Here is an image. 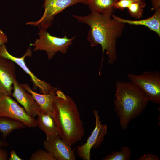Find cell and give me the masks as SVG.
Wrapping results in <instances>:
<instances>
[{
    "label": "cell",
    "mask_w": 160,
    "mask_h": 160,
    "mask_svg": "<svg viewBox=\"0 0 160 160\" xmlns=\"http://www.w3.org/2000/svg\"><path fill=\"white\" fill-rule=\"evenodd\" d=\"M93 113L95 118V127L86 142L81 146H77L76 148L77 154L84 160H90L91 148L99 147L107 133V126L106 124H101L98 111L95 110Z\"/></svg>",
    "instance_id": "obj_8"
},
{
    "label": "cell",
    "mask_w": 160,
    "mask_h": 160,
    "mask_svg": "<svg viewBox=\"0 0 160 160\" xmlns=\"http://www.w3.org/2000/svg\"><path fill=\"white\" fill-rule=\"evenodd\" d=\"M8 145V143L5 139L1 138L0 136V148L6 147Z\"/></svg>",
    "instance_id": "obj_27"
},
{
    "label": "cell",
    "mask_w": 160,
    "mask_h": 160,
    "mask_svg": "<svg viewBox=\"0 0 160 160\" xmlns=\"http://www.w3.org/2000/svg\"><path fill=\"white\" fill-rule=\"evenodd\" d=\"M7 42V37L6 35L0 29V47Z\"/></svg>",
    "instance_id": "obj_24"
},
{
    "label": "cell",
    "mask_w": 160,
    "mask_h": 160,
    "mask_svg": "<svg viewBox=\"0 0 160 160\" xmlns=\"http://www.w3.org/2000/svg\"><path fill=\"white\" fill-rule=\"evenodd\" d=\"M37 116L36 121L37 126L45 132L47 140L53 139L58 135L53 114L44 113L40 111Z\"/></svg>",
    "instance_id": "obj_14"
},
{
    "label": "cell",
    "mask_w": 160,
    "mask_h": 160,
    "mask_svg": "<svg viewBox=\"0 0 160 160\" xmlns=\"http://www.w3.org/2000/svg\"><path fill=\"white\" fill-rule=\"evenodd\" d=\"M116 0L117 1L119 0ZM132 0L135 1H136V2H145V0Z\"/></svg>",
    "instance_id": "obj_28"
},
{
    "label": "cell",
    "mask_w": 160,
    "mask_h": 160,
    "mask_svg": "<svg viewBox=\"0 0 160 160\" xmlns=\"http://www.w3.org/2000/svg\"><path fill=\"white\" fill-rule=\"evenodd\" d=\"M8 159L9 160H22V159L17 154L14 150H12L10 152V156Z\"/></svg>",
    "instance_id": "obj_25"
},
{
    "label": "cell",
    "mask_w": 160,
    "mask_h": 160,
    "mask_svg": "<svg viewBox=\"0 0 160 160\" xmlns=\"http://www.w3.org/2000/svg\"><path fill=\"white\" fill-rule=\"evenodd\" d=\"M13 92L11 96L23 107L26 112L35 118L41 110L40 107L31 95L24 89L16 80L13 84Z\"/></svg>",
    "instance_id": "obj_12"
},
{
    "label": "cell",
    "mask_w": 160,
    "mask_h": 160,
    "mask_svg": "<svg viewBox=\"0 0 160 160\" xmlns=\"http://www.w3.org/2000/svg\"><path fill=\"white\" fill-rule=\"evenodd\" d=\"M114 9L113 8L102 14L91 12L85 16L72 15L78 22L85 23L90 27L87 40L91 46L100 45L101 47L102 55L99 71L100 76L105 50L108 56V64L113 65L116 61L117 57V39L121 36L125 26V24L111 18Z\"/></svg>",
    "instance_id": "obj_1"
},
{
    "label": "cell",
    "mask_w": 160,
    "mask_h": 160,
    "mask_svg": "<svg viewBox=\"0 0 160 160\" xmlns=\"http://www.w3.org/2000/svg\"><path fill=\"white\" fill-rule=\"evenodd\" d=\"M32 51L29 47L23 55L20 57H15L9 53L7 51L4 44L0 47V56L10 59L21 68L30 77L35 89L39 88L41 94H48L52 89L54 87L49 83L41 80L32 72L26 66L25 62V57H31Z\"/></svg>",
    "instance_id": "obj_9"
},
{
    "label": "cell",
    "mask_w": 160,
    "mask_h": 160,
    "mask_svg": "<svg viewBox=\"0 0 160 160\" xmlns=\"http://www.w3.org/2000/svg\"><path fill=\"white\" fill-rule=\"evenodd\" d=\"M134 2L135 1L131 0H118L115 3L113 7L114 9H119L123 10L125 8H127Z\"/></svg>",
    "instance_id": "obj_21"
},
{
    "label": "cell",
    "mask_w": 160,
    "mask_h": 160,
    "mask_svg": "<svg viewBox=\"0 0 160 160\" xmlns=\"http://www.w3.org/2000/svg\"><path fill=\"white\" fill-rule=\"evenodd\" d=\"M152 7L151 9L156 11L160 8V0H151Z\"/></svg>",
    "instance_id": "obj_26"
},
{
    "label": "cell",
    "mask_w": 160,
    "mask_h": 160,
    "mask_svg": "<svg viewBox=\"0 0 160 160\" xmlns=\"http://www.w3.org/2000/svg\"><path fill=\"white\" fill-rule=\"evenodd\" d=\"M44 148L56 160H75L76 157L71 146L58 135L43 143Z\"/></svg>",
    "instance_id": "obj_10"
},
{
    "label": "cell",
    "mask_w": 160,
    "mask_h": 160,
    "mask_svg": "<svg viewBox=\"0 0 160 160\" xmlns=\"http://www.w3.org/2000/svg\"><path fill=\"white\" fill-rule=\"evenodd\" d=\"M151 17L145 19L133 20L124 19L117 16L113 14L111 17L118 21L129 25H140L145 26L155 32L160 37V8L155 11Z\"/></svg>",
    "instance_id": "obj_15"
},
{
    "label": "cell",
    "mask_w": 160,
    "mask_h": 160,
    "mask_svg": "<svg viewBox=\"0 0 160 160\" xmlns=\"http://www.w3.org/2000/svg\"><path fill=\"white\" fill-rule=\"evenodd\" d=\"M0 116L19 121L28 127H37L35 118L29 115L10 95L1 93H0Z\"/></svg>",
    "instance_id": "obj_7"
},
{
    "label": "cell",
    "mask_w": 160,
    "mask_h": 160,
    "mask_svg": "<svg viewBox=\"0 0 160 160\" xmlns=\"http://www.w3.org/2000/svg\"><path fill=\"white\" fill-rule=\"evenodd\" d=\"M20 85L31 95L39 106L41 111L44 113L53 114L54 100L58 87H54L49 93L43 94L34 91L28 84H20Z\"/></svg>",
    "instance_id": "obj_13"
},
{
    "label": "cell",
    "mask_w": 160,
    "mask_h": 160,
    "mask_svg": "<svg viewBox=\"0 0 160 160\" xmlns=\"http://www.w3.org/2000/svg\"><path fill=\"white\" fill-rule=\"evenodd\" d=\"M121 151L112 152L107 155L102 160H129L131 154L130 149L127 146L121 148Z\"/></svg>",
    "instance_id": "obj_18"
},
{
    "label": "cell",
    "mask_w": 160,
    "mask_h": 160,
    "mask_svg": "<svg viewBox=\"0 0 160 160\" xmlns=\"http://www.w3.org/2000/svg\"><path fill=\"white\" fill-rule=\"evenodd\" d=\"M54 117L59 136L71 146L81 140L83 124L76 104L70 96L57 89L54 103Z\"/></svg>",
    "instance_id": "obj_2"
},
{
    "label": "cell",
    "mask_w": 160,
    "mask_h": 160,
    "mask_svg": "<svg viewBox=\"0 0 160 160\" xmlns=\"http://www.w3.org/2000/svg\"><path fill=\"white\" fill-rule=\"evenodd\" d=\"M116 86L114 109L120 126L124 130L131 120L143 112L149 100L143 92L131 81H117Z\"/></svg>",
    "instance_id": "obj_3"
},
{
    "label": "cell",
    "mask_w": 160,
    "mask_h": 160,
    "mask_svg": "<svg viewBox=\"0 0 160 160\" xmlns=\"http://www.w3.org/2000/svg\"><path fill=\"white\" fill-rule=\"evenodd\" d=\"M8 154L5 149L0 148V160H7L8 159Z\"/></svg>",
    "instance_id": "obj_23"
},
{
    "label": "cell",
    "mask_w": 160,
    "mask_h": 160,
    "mask_svg": "<svg viewBox=\"0 0 160 160\" xmlns=\"http://www.w3.org/2000/svg\"><path fill=\"white\" fill-rule=\"evenodd\" d=\"M159 157L153 154L147 153L141 156L137 160H159Z\"/></svg>",
    "instance_id": "obj_22"
},
{
    "label": "cell",
    "mask_w": 160,
    "mask_h": 160,
    "mask_svg": "<svg viewBox=\"0 0 160 160\" xmlns=\"http://www.w3.org/2000/svg\"><path fill=\"white\" fill-rule=\"evenodd\" d=\"M30 160H56L47 151L38 149L31 156Z\"/></svg>",
    "instance_id": "obj_20"
},
{
    "label": "cell",
    "mask_w": 160,
    "mask_h": 160,
    "mask_svg": "<svg viewBox=\"0 0 160 160\" xmlns=\"http://www.w3.org/2000/svg\"><path fill=\"white\" fill-rule=\"evenodd\" d=\"M146 3L135 1L131 4L127 8L131 16L135 19L141 17L145 7Z\"/></svg>",
    "instance_id": "obj_19"
},
{
    "label": "cell",
    "mask_w": 160,
    "mask_h": 160,
    "mask_svg": "<svg viewBox=\"0 0 160 160\" xmlns=\"http://www.w3.org/2000/svg\"><path fill=\"white\" fill-rule=\"evenodd\" d=\"M87 0H45L44 4V11L39 20L30 21L26 23L37 26L39 29L44 31L52 26L55 15L62 12L66 8L77 3L86 4Z\"/></svg>",
    "instance_id": "obj_6"
},
{
    "label": "cell",
    "mask_w": 160,
    "mask_h": 160,
    "mask_svg": "<svg viewBox=\"0 0 160 160\" xmlns=\"http://www.w3.org/2000/svg\"><path fill=\"white\" fill-rule=\"evenodd\" d=\"M25 125L22 122L5 116H0V132L2 138L4 139L15 130L25 127Z\"/></svg>",
    "instance_id": "obj_16"
},
{
    "label": "cell",
    "mask_w": 160,
    "mask_h": 160,
    "mask_svg": "<svg viewBox=\"0 0 160 160\" xmlns=\"http://www.w3.org/2000/svg\"><path fill=\"white\" fill-rule=\"evenodd\" d=\"M38 35L39 38L36 39L34 43L30 44V45L34 47L33 51H45L49 60L52 59L55 53L59 52L63 54H65L75 37L74 36L68 39L66 34L62 38L57 37L51 35L47 31L41 29H39Z\"/></svg>",
    "instance_id": "obj_4"
},
{
    "label": "cell",
    "mask_w": 160,
    "mask_h": 160,
    "mask_svg": "<svg viewBox=\"0 0 160 160\" xmlns=\"http://www.w3.org/2000/svg\"><path fill=\"white\" fill-rule=\"evenodd\" d=\"M116 1V0H87L86 4L91 12L102 14L113 8V5Z\"/></svg>",
    "instance_id": "obj_17"
},
{
    "label": "cell",
    "mask_w": 160,
    "mask_h": 160,
    "mask_svg": "<svg viewBox=\"0 0 160 160\" xmlns=\"http://www.w3.org/2000/svg\"><path fill=\"white\" fill-rule=\"evenodd\" d=\"M127 77L143 92L149 101L160 104V73L158 71H145L140 75L130 73Z\"/></svg>",
    "instance_id": "obj_5"
},
{
    "label": "cell",
    "mask_w": 160,
    "mask_h": 160,
    "mask_svg": "<svg viewBox=\"0 0 160 160\" xmlns=\"http://www.w3.org/2000/svg\"><path fill=\"white\" fill-rule=\"evenodd\" d=\"M15 63L10 59L0 56V93L11 95L12 85L17 80Z\"/></svg>",
    "instance_id": "obj_11"
}]
</instances>
